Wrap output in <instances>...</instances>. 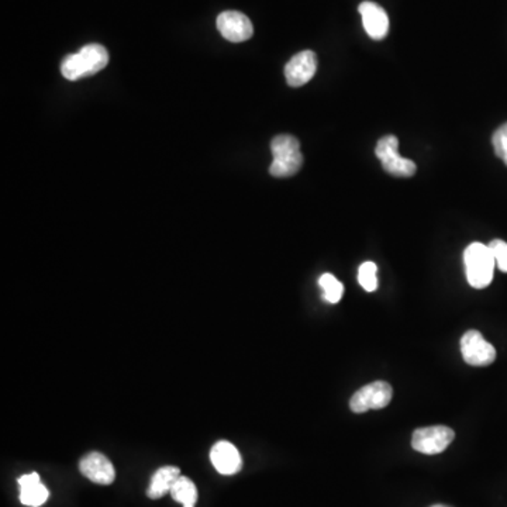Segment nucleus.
<instances>
[{
	"mask_svg": "<svg viewBox=\"0 0 507 507\" xmlns=\"http://www.w3.org/2000/svg\"><path fill=\"white\" fill-rule=\"evenodd\" d=\"M218 29L226 40L231 43H243L254 34L251 20L244 13L227 10L218 17Z\"/></svg>",
	"mask_w": 507,
	"mask_h": 507,
	"instance_id": "8",
	"label": "nucleus"
},
{
	"mask_svg": "<svg viewBox=\"0 0 507 507\" xmlns=\"http://www.w3.org/2000/svg\"><path fill=\"white\" fill-rule=\"evenodd\" d=\"M455 438V433L447 425H432V427H423L413 433L412 447L417 453L425 455H435L447 450L448 445Z\"/></svg>",
	"mask_w": 507,
	"mask_h": 507,
	"instance_id": "6",
	"label": "nucleus"
},
{
	"mask_svg": "<svg viewBox=\"0 0 507 507\" xmlns=\"http://www.w3.org/2000/svg\"><path fill=\"white\" fill-rule=\"evenodd\" d=\"M318 285L323 289V297L326 302L336 305L343 297L344 287L335 275L325 274L318 279Z\"/></svg>",
	"mask_w": 507,
	"mask_h": 507,
	"instance_id": "16",
	"label": "nucleus"
},
{
	"mask_svg": "<svg viewBox=\"0 0 507 507\" xmlns=\"http://www.w3.org/2000/svg\"><path fill=\"white\" fill-rule=\"evenodd\" d=\"M493 258H495L496 265L502 272L507 274V243L503 239H493L489 244Z\"/></svg>",
	"mask_w": 507,
	"mask_h": 507,
	"instance_id": "19",
	"label": "nucleus"
},
{
	"mask_svg": "<svg viewBox=\"0 0 507 507\" xmlns=\"http://www.w3.org/2000/svg\"><path fill=\"white\" fill-rule=\"evenodd\" d=\"M20 486V502L24 506L40 507L50 498V492L43 485L37 473H25L17 481Z\"/></svg>",
	"mask_w": 507,
	"mask_h": 507,
	"instance_id": "13",
	"label": "nucleus"
},
{
	"mask_svg": "<svg viewBox=\"0 0 507 507\" xmlns=\"http://www.w3.org/2000/svg\"><path fill=\"white\" fill-rule=\"evenodd\" d=\"M364 29L372 40H382L389 33L388 13L374 2H363L358 7Z\"/></svg>",
	"mask_w": 507,
	"mask_h": 507,
	"instance_id": "12",
	"label": "nucleus"
},
{
	"mask_svg": "<svg viewBox=\"0 0 507 507\" xmlns=\"http://www.w3.org/2000/svg\"><path fill=\"white\" fill-rule=\"evenodd\" d=\"M109 63V53L103 45L88 44L76 54L68 55L61 63V73L68 81L88 78Z\"/></svg>",
	"mask_w": 507,
	"mask_h": 507,
	"instance_id": "1",
	"label": "nucleus"
},
{
	"mask_svg": "<svg viewBox=\"0 0 507 507\" xmlns=\"http://www.w3.org/2000/svg\"><path fill=\"white\" fill-rule=\"evenodd\" d=\"M461 354L468 366H488L496 359L495 346L476 330L466 331L461 338Z\"/></svg>",
	"mask_w": 507,
	"mask_h": 507,
	"instance_id": "7",
	"label": "nucleus"
},
{
	"mask_svg": "<svg viewBox=\"0 0 507 507\" xmlns=\"http://www.w3.org/2000/svg\"><path fill=\"white\" fill-rule=\"evenodd\" d=\"M399 147V140L397 137L389 136L382 137L376 144L375 154L382 167L386 172L391 173L396 178H410L416 173V164L410 161L407 158L402 157L397 152Z\"/></svg>",
	"mask_w": 507,
	"mask_h": 507,
	"instance_id": "4",
	"label": "nucleus"
},
{
	"mask_svg": "<svg viewBox=\"0 0 507 507\" xmlns=\"http://www.w3.org/2000/svg\"><path fill=\"white\" fill-rule=\"evenodd\" d=\"M171 496L183 507H195L198 502V488L192 479L180 475L171 489Z\"/></svg>",
	"mask_w": 507,
	"mask_h": 507,
	"instance_id": "15",
	"label": "nucleus"
},
{
	"mask_svg": "<svg viewBox=\"0 0 507 507\" xmlns=\"http://www.w3.org/2000/svg\"><path fill=\"white\" fill-rule=\"evenodd\" d=\"M378 267L374 262H364L358 269V282L366 292H375L378 289V279H376Z\"/></svg>",
	"mask_w": 507,
	"mask_h": 507,
	"instance_id": "17",
	"label": "nucleus"
},
{
	"mask_svg": "<svg viewBox=\"0 0 507 507\" xmlns=\"http://www.w3.org/2000/svg\"><path fill=\"white\" fill-rule=\"evenodd\" d=\"M432 507H450V506H445V504H434V506Z\"/></svg>",
	"mask_w": 507,
	"mask_h": 507,
	"instance_id": "20",
	"label": "nucleus"
},
{
	"mask_svg": "<svg viewBox=\"0 0 507 507\" xmlns=\"http://www.w3.org/2000/svg\"><path fill=\"white\" fill-rule=\"evenodd\" d=\"M466 279L475 289H483L491 285L495 272L496 261L489 246L473 243L463 252Z\"/></svg>",
	"mask_w": 507,
	"mask_h": 507,
	"instance_id": "3",
	"label": "nucleus"
},
{
	"mask_svg": "<svg viewBox=\"0 0 507 507\" xmlns=\"http://www.w3.org/2000/svg\"><path fill=\"white\" fill-rule=\"evenodd\" d=\"M79 471L85 478L98 485H112L116 479L113 463L103 453L93 451L81 460Z\"/></svg>",
	"mask_w": 507,
	"mask_h": 507,
	"instance_id": "9",
	"label": "nucleus"
},
{
	"mask_svg": "<svg viewBox=\"0 0 507 507\" xmlns=\"http://www.w3.org/2000/svg\"><path fill=\"white\" fill-rule=\"evenodd\" d=\"M180 476V470L177 466H162L151 476L147 496L154 501L164 498L167 493H171L173 483H177Z\"/></svg>",
	"mask_w": 507,
	"mask_h": 507,
	"instance_id": "14",
	"label": "nucleus"
},
{
	"mask_svg": "<svg viewBox=\"0 0 507 507\" xmlns=\"http://www.w3.org/2000/svg\"><path fill=\"white\" fill-rule=\"evenodd\" d=\"M495 154L507 165V123L502 124L492 136Z\"/></svg>",
	"mask_w": 507,
	"mask_h": 507,
	"instance_id": "18",
	"label": "nucleus"
},
{
	"mask_svg": "<svg viewBox=\"0 0 507 507\" xmlns=\"http://www.w3.org/2000/svg\"><path fill=\"white\" fill-rule=\"evenodd\" d=\"M392 391L388 382L376 381L366 385L356 391L350 400V407L354 413H366L368 410H379L391 404Z\"/></svg>",
	"mask_w": 507,
	"mask_h": 507,
	"instance_id": "5",
	"label": "nucleus"
},
{
	"mask_svg": "<svg viewBox=\"0 0 507 507\" xmlns=\"http://www.w3.org/2000/svg\"><path fill=\"white\" fill-rule=\"evenodd\" d=\"M317 70V57L313 51H302L293 55L292 60L285 66V78L288 85L299 88L306 85L315 76Z\"/></svg>",
	"mask_w": 507,
	"mask_h": 507,
	"instance_id": "10",
	"label": "nucleus"
},
{
	"mask_svg": "<svg viewBox=\"0 0 507 507\" xmlns=\"http://www.w3.org/2000/svg\"><path fill=\"white\" fill-rule=\"evenodd\" d=\"M210 461L221 475H236L243 468V458L239 455L236 445L224 440L216 443L211 448Z\"/></svg>",
	"mask_w": 507,
	"mask_h": 507,
	"instance_id": "11",
	"label": "nucleus"
},
{
	"mask_svg": "<svg viewBox=\"0 0 507 507\" xmlns=\"http://www.w3.org/2000/svg\"><path fill=\"white\" fill-rule=\"evenodd\" d=\"M271 151L274 161L269 167V172L272 177L288 178L299 172L303 164V155L297 137L289 134L275 137L271 142Z\"/></svg>",
	"mask_w": 507,
	"mask_h": 507,
	"instance_id": "2",
	"label": "nucleus"
}]
</instances>
